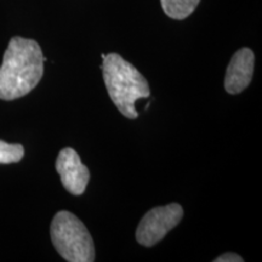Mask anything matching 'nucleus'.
I'll return each instance as SVG.
<instances>
[{"mask_svg":"<svg viewBox=\"0 0 262 262\" xmlns=\"http://www.w3.org/2000/svg\"><path fill=\"white\" fill-rule=\"evenodd\" d=\"M244 260L239 255L234 253H227L224 255H220L219 257H216L214 262H243Z\"/></svg>","mask_w":262,"mask_h":262,"instance_id":"9","label":"nucleus"},{"mask_svg":"<svg viewBox=\"0 0 262 262\" xmlns=\"http://www.w3.org/2000/svg\"><path fill=\"white\" fill-rule=\"evenodd\" d=\"M50 235L55 249L66 261H95L93 237L83 222L72 212L61 210L54 216Z\"/></svg>","mask_w":262,"mask_h":262,"instance_id":"3","label":"nucleus"},{"mask_svg":"<svg viewBox=\"0 0 262 262\" xmlns=\"http://www.w3.org/2000/svg\"><path fill=\"white\" fill-rule=\"evenodd\" d=\"M201 0H160V4L168 17L185 19L191 16Z\"/></svg>","mask_w":262,"mask_h":262,"instance_id":"7","label":"nucleus"},{"mask_svg":"<svg viewBox=\"0 0 262 262\" xmlns=\"http://www.w3.org/2000/svg\"><path fill=\"white\" fill-rule=\"evenodd\" d=\"M182 217L183 209L178 203L150 209L137 226V243L147 248L153 247L163 241L165 235L181 222Z\"/></svg>","mask_w":262,"mask_h":262,"instance_id":"4","label":"nucleus"},{"mask_svg":"<svg viewBox=\"0 0 262 262\" xmlns=\"http://www.w3.org/2000/svg\"><path fill=\"white\" fill-rule=\"evenodd\" d=\"M102 58L103 79L111 100L124 117L136 119L135 102L150 96L148 81L135 66L116 52L102 55Z\"/></svg>","mask_w":262,"mask_h":262,"instance_id":"2","label":"nucleus"},{"mask_svg":"<svg viewBox=\"0 0 262 262\" xmlns=\"http://www.w3.org/2000/svg\"><path fill=\"white\" fill-rule=\"evenodd\" d=\"M56 171L63 187L71 194H84L90 180V171L88 166L81 163L79 155L73 148L67 147L60 150L56 159Z\"/></svg>","mask_w":262,"mask_h":262,"instance_id":"5","label":"nucleus"},{"mask_svg":"<svg viewBox=\"0 0 262 262\" xmlns=\"http://www.w3.org/2000/svg\"><path fill=\"white\" fill-rule=\"evenodd\" d=\"M25 156L24 146L19 143H6L0 140V164L18 163Z\"/></svg>","mask_w":262,"mask_h":262,"instance_id":"8","label":"nucleus"},{"mask_svg":"<svg viewBox=\"0 0 262 262\" xmlns=\"http://www.w3.org/2000/svg\"><path fill=\"white\" fill-rule=\"evenodd\" d=\"M45 61L37 41L12 38L0 66V100H17L31 93L41 80Z\"/></svg>","mask_w":262,"mask_h":262,"instance_id":"1","label":"nucleus"},{"mask_svg":"<svg viewBox=\"0 0 262 262\" xmlns=\"http://www.w3.org/2000/svg\"><path fill=\"white\" fill-rule=\"evenodd\" d=\"M255 55L251 49L242 48L232 56L225 77V89L228 94L238 95L247 89L253 79Z\"/></svg>","mask_w":262,"mask_h":262,"instance_id":"6","label":"nucleus"}]
</instances>
